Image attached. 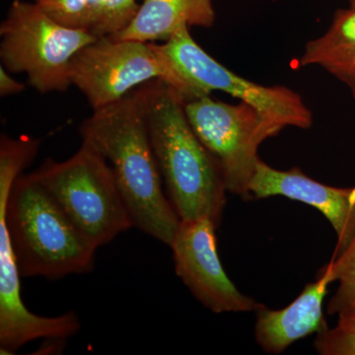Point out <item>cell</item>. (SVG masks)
Returning a JSON list of instances; mask_svg holds the SVG:
<instances>
[{
    "label": "cell",
    "mask_w": 355,
    "mask_h": 355,
    "mask_svg": "<svg viewBox=\"0 0 355 355\" xmlns=\"http://www.w3.org/2000/svg\"><path fill=\"white\" fill-rule=\"evenodd\" d=\"M184 106L193 132L220 166L228 193L248 198L261 160L259 147L282 130L246 103L229 104L205 95Z\"/></svg>",
    "instance_id": "obj_7"
},
{
    "label": "cell",
    "mask_w": 355,
    "mask_h": 355,
    "mask_svg": "<svg viewBox=\"0 0 355 355\" xmlns=\"http://www.w3.org/2000/svg\"><path fill=\"white\" fill-rule=\"evenodd\" d=\"M163 55L193 87L205 95L221 91L256 109L275 127L309 130L312 111L295 91L286 86H263L248 80L214 60L183 28L163 44Z\"/></svg>",
    "instance_id": "obj_8"
},
{
    "label": "cell",
    "mask_w": 355,
    "mask_h": 355,
    "mask_svg": "<svg viewBox=\"0 0 355 355\" xmlns=\"http://www.w3.org/2000/svg\"><path fill=\"white\" fill-rule=\"evenodd\" d=\"M338 316L335 328L318 334L315 349L322 355H355V306Z\"/></svg>",
    "instance_id": "obj_16"
},
{
    "label": "cell",
    "mask_w": 355,
    "mask_h": 355,
    "mask_svg": "<svg viewBox=\"0 0 355 355\" xmlns=\"http://www.w3.org/2000/svg\"><path fill=\"white\" fill-rule=\"evenodd\" d=\"M49 17L72 29L94 34L104 13L107 0H34Z\"/></svg>",
    "instance_id": "obj_14"
},
{
    "label": "cell",
    "mask_w": 355,
    "mask_h": 355,
    "mask_svg": "<svg viewBox=\"0 0 355 355\" xmlns=\"http://www.w3.org/2000/svg\"><path fill=\"white\" fill-rule=\"evenodd\" d=\"M333 275L324 266L316 282H310L297 298L282 310H270L261 304L257 315L254 336L263 352L279 354L294 343L328 328L324 301L333 284Z\"/></svg>",
    "instance_id": "obj_11"
},
{
    "label": "cell",
    "mask_w": 355,
    "mask_h": 355,
    "mask_svg": "<svg viewBox=\"0 0 355 355\" xmlns=\"http://www.w3.org/2000/svg\"><path fill=\"white\" fill-rule=\"evenodd\" d=\"M270 1H280V0H270Z\"/></svg>",
    "instance_id": "obj_20"
},
{
    "label": "cell",
    "mask_w": 355,
    "mask_h": 355,
    "mask_svg": "<svg viewBox=\"0 0 355 355\" xmlns=\"http://www.w3.org/2000/svg\"><path fill=\"white\" fill-rule=\"evenodd\" d=\"M41 140L0 139V211L22 277L55 280L90 272L97 247L76 227L46 189L23 175Z\"/></svg>",
    "instance_id": "obj_1"
},
{
    "label": "cell",
    "mask_w": 355,
    "mask_h": 355,
    "mask_svg": "<svg viewBox=\"0 0 355 355\" xmlns=\"http://www.w3.org/2000/svg\"><path fill=\"white\" fill-rule=\"evenodd\" d=\"M299 64L323 69L347 86L355 100V9H338L328 29L305 44Z\"/></svg>",
    "instance_id": "obj_13"
},
{
    "label": "cell",
    "mask_w": 355,
    "mask_h": 355,
    "mask_svg": "<svg viewBox=\"0 0 355 355\" xmlns=\"http://www.w3.org/2000/svg\"><path fill=\"white\" fill-rule=\"evenodd\" d=\"M282 196L319 210L335 230L338 242L333 258L355 237V187L338 188L315 181L298 167L282 171L260 160L250 183L248 198Z\"/></svg>",
    "instance_id": "obj_10"
},
{
    "label": "cell",
    "mask_w": 355,
    "mask_h": 355,
    "mask_svg": "<svg viewBox=\"0 0 355 355\" xmlns=\"http://www.w3.org/2000/svg\"><path fill=\"white\" fill-rule=\"evenodd\" d=\"M70 77L72 85L85 96L93 111L155 80L174 88L184 102L205 96L173 67L159 44L119 41L108 36L96 40L76 53Z\"/></svg>",
    "instance_id": "obj_6"
},
{
    "label": "cell",
    "mask_w": 355,
    "mask_h": 355,
    "mask_svg": "<svg viewBox=\"0 0 355 355\" xmlns=\"http://www.w3.org/2000/svg\"><path fill=\"white\" fill-rule=\"evenodd\" d=\"M167 196L181 220L220 223L225 181L220 166L191 128L184 99L174 88L151 81L137 89Z\"/></svg>",
    "instance_id": "obj_3"
},
{
    "label": "cell",
    "mask_w": 355,
    "mask_h": 355,
    "mask_svg": "<svg viewBox=\"0 0 355 355\" xmlns=\"http://www.w3.org/2000/svg\"><path fill=\"white\" fill-rule=\"evenodd\" d=\"M8 72L3 65L0 67V96L1 97L19 94L26 89L24 84L18 83Z\"/></svg>",
    "instance_id": "obj_18"
},
{
    "label": "cell",
    "mask_w": 355,
    "mask_h": 355,
    "mask_svg": "<svg viewBox=\"0 0 355 355\" xmlns=\"http://www.w3.org/2000/svg\"><path fill=\"white\" fill-rule=\"evenodd\" d=\"M334 282H338L336 292L328 305L330 315H338L355 306V237L340 256L328 265Z\"/></svg>",
    "instance_id": "obj_15"
},
{
    "label": "cell",
    "mask_w": 355,
    "mask_h": 355,
    "mask_svg": "<svg viewBox=\"0 0 355 355\" xmlns=\"http://www.w3.org/2000/svg\"><path fill=\"white\" fill-rule=\"evenodd\" d=\"M214 0H144L127 27L113 40L144 43L168 41L183 28H211L216 23Z\"/></svg>",
    "instance_id": "obj_12"
},
{
    "label": "cell",
    "mask_w": 355,
    "mask_h": 355,
    "mask_svg": "<svg viewBox=\"0 0 355 355\" xmlns=\"http://www.w3.org/2000/svg\"><path fill=\"white\" fill-rule=\"evenodd\" d=\"M217 227L207 217L180 222L170 245L176 275L211 312H254L261 303L240 292L224 270L217 251Z\"/></svg>",
    "instance_id": "obj_9"
},
{
    "label": "cell",
    "mask_w": 355,
    "mask_h": 355,
    "mask_svg": "<svg viewBox=\"0 0 355 355\" xmlns=\"http://www.w3.org/2000/svg\"><path fill=\"white\" fill-rule=\"evenodd\" d=\"M139 6L137 0H107L102 19L94 30V35L101 38L120 32L130 24Z\"/></svg>",
    "instance_id": "obj_17"
},
{
    "label": "cell",
    "mask_w": 355,
    "mask_h": 355,
    "mask_svg": "<svg viewBox=\"0 0 355 355\" xmlns=\"http://www.w3.org/2000/svg\"><path fill=\"white\" fill-rule=\"evenodd\" d=\"M83 144L109 163L133 227L170 247L181 219L163 191L162 175L137 90L94 110L80 128Z\"/></svg>",
    "instance_id": "obj_2"
},
{
    "label": "cell",
    "mask_w": 355,
    "mask_h": 355,
    "mask_svg": "<svg viewBox=\"0 0 355 355\" xmlns=\"http://www.w3.org/2000/svg\"><path fill=\"white\" fill-rule=\"evenodd\" d=\"M30 175L96 247L109 244L133 227L109 163L92 147L83 144L62 162L46 159Z\"/></svg>",
    "instance_id": "obj_4"
},
{
    "label": "cell",
    "mask_w": 355,
    "mask_h": 355,
    "mask_svg": "<svg viewBox=\"0 0 355 355\" xmlns=\"http://www.w3.org/2000/svg\"><path fill=\"white\" fill-rule=\"evenodd\" d=\"M0 60L6 69L23 73L41 94L72 86L70 67L77 53L99 37L49 17L35 2L13 0L0 25Z\"/></svg>",
    "instance_id": "obj_5"
},
{
    "label": "cell",
    "mask_w": 355,
    "mask_h": 355,
    "mask_svg": "<svg viewBox=\"0 0 355 355\" xmlns=\"http://www.w3.org/2000/svg\"><path fill=\"white\" fill-rule=\"evenodd\" d=\"M347 2H349L350 8L355 9V0H347Z\"/></svg>",
    "instance_id": "obj_19"
}]
</instances>
